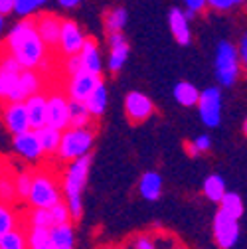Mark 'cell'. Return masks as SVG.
Wrapping results in <instances>:
<instances>
[{
  "instance_id": "6da1fadb",
  "label": "cell",
  "mask_w": 247,
  "mask_h": 249,
  "mask_svg": "<svg viewBox=\"0 0 247 249\" xmlns=\"http://www.w3.org/2000/svg\"><path fill=\"white\" fill-rule=\"evenodd\" d=\"M4 53L12 55L22 70H38L48 59V48L36 32L34 18H22L6 36Z\"/></svg>"
},
{
  "instance_id": "7a4b0ae2",
  "label": "cell",
  "mask_w": 247,
  "mask_h": 249,
  "mask_svg": "<svg viewBox=\"0 0 247 249\" xmlns=\"http://www.w3.org/2000/svg\"><path fill=\"white\" fill-rule=\"evenodd\" d=\"M91 164H93V157L87 154V157H83V159L68 162L64 174H61V196L66 198L64 202L70 208L71 222L81 220V215H83L81 194H83V188L87 186V180H89Z\"/></svg>"
},
{
  "instance_id": "3957f363",
  "label": "cell",
  "mask_w": 247,
  "mask_h": 249,
  "mask_svg": "<svg viewBox=\"0 0 247 249\" xmlns=\"http://www.w3.org/2000/svg\"><path fill=\"white\" fill-rule=\"evenodd\" d=\"M95 144V131L93 129H66L61 133L57 157L66 162H73L91 154Z\"/></svg>"
},
{
  "instance_id": "277c9868",
  "label": "cell",
  "mask_w": 247,
  "mask_h": 249,
  "mask_svg": "<svg viewBox=\"0 0 247 249\" xmlns=\"http://www.w3.org/2000/svg\"><path fill=\"white\" fill-rule=\"evenodd\" d=\"M61 200H64V196H61V186L57 184L53 174L34 172L32 190H30V196H28L30 206L40 208V210H50L55 204H59Z\"/></svg>"
},
{
  "instance_id": "5b68a950",
  "label": "cell",
  "mask_w": 247,
  "mask_h": 249,
  "mask_svg": "<svg viewBox=\"0 0 247 249\" xmlns=\"http://www.w3.org/2000/svg\"><path fill=\"white\" fill-rule=\"evenodd\" d=\"M241 66L237 48L231 42H220L215 50V77L222 87H231L239 77Z\"/></svg>"
},
{
  "instance_id": "8992f818",
  "label": "cell",
  "mask_w": 247,
  "mask_h": 249,
  "mask_svg": "<svg viewBox=\"0 0 247 249\" xmlns=\"http://www.w3.org/2000/svg\"><path fill=\"white\" fill-rule=\"evenodd\" d=\"M198 113L200 121L210 129H215L222 121V91L218 87H208L200 91L198 99Z\"/></svg>"
},
{
  "instance_id": "52a82bcc",
  "label": "cell",
  "mask_w": 247,
  "mask_h": 249,
  "mask_svg": "<svg viewBox=\"0 0 247 249\" xmlns=\"http://www.w3.org/2000/svg\"><path fill=\"white\" fill-rule=\"evenodd\" d=\"M46 124L55 131L64 133L70 129V99L59 91L48 93V111H46Z\"/></svg>"
},
{
  "instance_id": "ba28073f",
  "label": "cell",
  "mask_w": 247,
  "mask_h": 249,
  "mask_svg": "<svg viewBox=\"0 0 247 249\" xmlns=\"http://www.w3.org/2000/svg\"><path fill=\"white\" fill-rule=\"evenodd\" d=\"M212 230H213V241L220 249H231L239 239V220H233L222 210L215 212Z\"/></svg>"
},
{
  "instance_id": "9c48e42d",
  "label": "cell",
  "mask_w": 247,
  "mask_h": 249,
  "mask_svg": "<svg viewBox=\"0 0 247 249\" xmlns=\"http://www.w3.org/2000/svg\"><path fill=\"white\" fill-rule=\"evenodd\" d=\"M20 71L22 68L12 55L8 53L0 55V101L2 103H8L12 99Z\"/></svg>"
},
{
  "instance_id": "30bf717a",
  "label": "cell",
  "mask_w": 247,
  "mask_h": 249,
  "mask_svg": "<svg viewBox=\"0 0 247 249\" xmlns=\"http://www.w3.org/2000/svg\"><path fill=\"white\" fill-rule=\"evenodd\" d=\"M85 34L83 30L79 28L77 22L73 20H61V32H59V42H57V48L59 52L64 53L66 57L70 55H77L85 44Z\"/></svg>"
},
{
  "instance_id": "8fae6325",
  "label": "cell",
  "mask_w": 247,
  "mask_h": 249,
  "mask_svg": "<svg viewBox=\"0 0 247 249\" xmlns=\"http://www.w3.org/2000/svg\"><path fill=\"white\" fill-rule=\"evenodd\" d=\"M99 83H103V77L101 75H95V73H89V71H79L75 75H71L68 79V87H66V93L70 101H79L83 103L89 93L93 91Z\"/></svg>"
},
{
  "instance_id": "7c38bea8",
  "label": "cell",
  "mask_w": 247,
  "mask_h": 249,
  "mask_svg": "<svg viewBox=\"0 0 247 249\" xmlns=\"http://www.w3.org/2000/svg\"><path fill=\"white\" fill-rule=\"evenodd\" d=\"M154 113V103L150 101L148 95H144L142 91H131L125 97V115L131 123L139 124L150 119Z\"/></svg>"
},
{
  "instance_id": "4fadbf2b",
  "label": "cell",
  "mask_w": 247,
  "mask_h": 249,
  "mask_svg": "<svg viewBox=\"0 0 247 249\" xmlns=\"http://www.w3.org/2000/svg\"><path fill=\"white\" fill-rule=\"evenodd\" d=\"M0 117H2L4 127L16 137L22 135L26 131H30L28 124V115H26V107L24 103H2L0 107Z\"/></svg>"
},
{
  "instance_id": "5bb4252c",
  "label": "cell",
  "mask_w": 247,
  "mask_h": 249,
  "mask_svg": "<svg viewBox=\"0 0 247 249\" xmlns=\"http://www.w3.org/2000/svg\"><path fill=\"white\" fill-rule=\"evenodd\" d=\"M42 75L36 73L34 70H22L18 75V83L14 89V95L8 103H24L28 97L36 95V93H42Z\"/></svg>"
},
{
  "instance_id": "9a60e30c",
  "label": "cell",
  "mask_w": 247,
  "mask_h": 249,
  "mask_svg": "<svg viewBox=\"0 0 247 249\" xmlns=\"http://www.w3.org/2000/svg\"><path fill=\"white\" fill-rule=\"evenodd\" d=\"M36 32L40 40L44 42L46 48H53L59 42V32H61V18L55 14H40L34 18Z\"/></svg>"
},
{
  "instance_id": "2e32d148",
  "label": "cell",
  "mask_w": 247,
  "mask_h": 249,
  "mask_svg": "<svg viewBox=\"0 0 247 249\" xmlns=\"http://www.w3.org/2000/svg\"><path fill=\"white\" fill-rule=\"evenodd\" d=\"M26 115H28V124L30 131H38L46 127V111H48V95L46 93H36V95L28 97L24 101Z\"/></svg>"
},
{
  "instance_id": "e0dca14e",
  "label": "cell",
  "mask_w": 247,
  "mask_h": 249,
  "mask_svg": "<svg viewBox=\"0 0 247 249\" xmlns=\"http://www.w3.org/2000/svg\"><path fill=\"white\" fill-rule=\"evenodd\" d=\"M14 150L22 159H26L30 162H38L44 157V150H42L40 141H38L34 131H26L22 135H16L14 137Z\"/></svg>"
},
{
  "instance_id": "ac0fdd59",
  "label": "cell",
  "mask_w": 247,
  "mask_h": 249,
  "mask_svg": "<svg viewBox=\"0 0 247 249\" xmlns=\"http://www.w3.org/2000/svg\"><path fill=\"white\" fill-rule=\"evenodd\" d=\"M79 59H81L83 71L101 75L103 66H101L99 46H97V40H95V38H89V36L85 38V44H83V48H81V52H79Z\"/></svg>"
},
{
  "instance_id": "d6986e66",
  "label": "cell",
  "mask_w": 247,
  "mask_h": 249,
  "mask_svg": "<svg viewBox=\"0 0 247 249\" xmlns=\"http://www.w3.org/2000/svg\"><path fill=\"white\" fill-rule=\"evenodd\" d=\"M168 24H170V32L174 40L180 46H188L192 42V32H190V22L186 20L184 12L180 8H172L168 12Z\"/></svg>"
},
{
  "instance_id": "ffe728a7",
  "label": "cell",
  "mask_w": 247,
  "mask_h": 249,
  "mask_svg": "<svg viewBox=\"0 0 247 249\" xmlns=\"http://www.w3.org/2000/svg\"><path fill=\"white\" fill-rule=\"evenodd\" d=\"M139 192L148 202L159 200L162 194V176L154 170H146L139 180Z\"/></svg>"
},
{
  "instance_id": "44dd1931",
  "label": "cell",
  "mask_w": 247,
  "mask_h": 249,
  "mask_svg": "<svg viewBox=\"0 0 247 249\" xmlns=\"http://www.w3.org/2000/svg\"><path fill=\"white\" fill-rule=\"evenodd\" d=\"M107 101H109L107 87H105V83H99L93 91L89 93V97L83 101V105L87 107V111H89L91 117L99 119V117L105 113V109H107Z\"/></svg>"
},
{
  "instance_id": "7402d4cb",
  "label": "cell",
  "mask_w": 247,
  "mask_h": 249,
  "mask_svg": "<svg viewBox=\"0 0 247 249\" xmlns=\"http://www.w3.org/2000/svg\"><path fill=\"white\" fill-rule=\"evenodd\" d=\"M53 249H75V230L71 224L53 226L50 230Z\"/></svg>"
},
{
  "instance_id": "603a6c76",
  "label": "cell",
  "mask_w": 247,
  "mask_h": 249,
  "mask_svg": "<svg viewBox=\"0 0 247 249\" xmlns=\"http://www.w3.org/2000/svg\"><path fill=\"white\" fill-rule=\"evenodd\" d=\"M202 192L210 202L220 204V200L228 192V186H226V182L220 174H210V176H206V180L202 184Z\"/></svg>"
},
{
  "instance_id": "cb8c5ba5",
  "label": "cell",
  "mask_w": 247,
  "mask_h": 249,
  "mask_svg": "<svg viewBox=\"0 0 247 249\" xmlns=\"http://www.w3.org/2000/svg\"><path fill=\"white\" fill-rule=\"evenodd\" d=\"M174 99L176 103H180L182 107H192L198 103L200 99V91L194 83L190 81H178L174 85Z\"/></svg>"
},
{
  "instance_id": "d4e9b609",
  "label": "cell",
  "mask_w": 247,
  "mask_h": 249,
  "mask_svg": "<svg viewBox=\"0 0 247 249\" xmlns=\"http://www.w3.org/2000/svg\"><path fill=\"white\" fill-rule=\"evenodd\" d=\"M93 117L79 101H70V129H91Z\"/></svg>"
},
{
  "instance_id": "484cf974",
  "label": "cell",
  "mask_w": 247,
  "mask_h": 249,
  "mask_svg": "<svg viewBox=\"0 0 247 249\" xmlns=\"http://www.w3.org/2000/svg\"><path fill=\"white\" fill-rule=\"evenodd\" d=\"M38 141H40V146L44 150V154H57V148H59V141H61V131H55L52 127H42L38 131H34Z\"/></svg>"
},
{
  "instance_id": "4316f807",
  "label": "cell",
  "mask_w": 247,
  "mask_h": 249,
  "mask_svg": "<svg viewBox=\"0 0 247 249\" xmlns=\"http://www.w3.org/2000/svg\"><path fill=\"white\" fill-rule=\"evenodd\" d=\"M53 222L50 210H40V208H32L26 215V230H52Z\"/></svg>"
},
{
  "instance_id": "83f0119b",
  "label": "cell",
  "mask_w": 247,
  "mask_h": 249,
  "mask_svg": "<svg viewBox=\"0 0 247 249\" xmlns=\"http://www.w3.org/2000/svg\"><path fill=\"white\" fill-rule=\"evenodd\" d=\"M220 210L224 213H228L229 217H233V220H239V217L243 215V200L239 194L235 192H226V196L220 200Z\"/></svg>"
},
{
  "instance_id": "f1b7e54d",
  "label": "cell",
  "mask_w": 247,
  "mask_h": 249,
  "mask_svg": "<svg viewBox=\"0 0 247 249\" xmlns=\"http://www.w3.org/2000/svg\"><path fill=\"white\" fill-rule=\"evenodd\" d=\"M28 249H53L50 230H26Z\"/></svg>"
},
{
  "instance_id": "f546056e",
  "label": "cell",
  "mask_w": 247,
  "mask_h": 249,
  "mask_svg": "<svg viewBox=\"0 0 247 249\" xmlns=\"http://www.w3.org/2000/svg\"><path fill=\"white\" fill-rule=\"evenodd\" d=\"M127 24V10L125 8H113L105 14V28L109 34H117V32H123V28Z\"/></svg>"
},
{
  "instance_id": "4dcf8cb0",
  "label": "cell",
  "mask_w": 247,
  "mask_h": 249,
  "mask_svg": "<svg viewBox=\"0 0 247 249\" xmlns=\"http://www.w3.org/2000/svg\"><path fill=\"white\" fill-rule=\"evenodd\" d=\"M12 230H18V215L10 204L0 202V237Z\"/></svg>"
},
{
  "instance_id": "1f68e13d",
  "label": "cell",
  "mask_w": 247,
  "mask_h": 249,
  "mask_svg": "<svg viewBox=\"0 0 247 249\" xmlns=\"http://www.w3.org/2000/svg\"><path fill=\"white\" fill-rule=\"evenodd\" d=\"M129 59V44H123V46H117V48H111L109 52V61H107V68L111 73H117L123 70V66L127 64Z\"/></svg>"
},
{
  "instance_id": "d6a6232c",
  "label": "cell",
  "mask_w": 247,
  "mask_h": 249,
  "mask_svg": "<svg viewBox=\"0 0 247 249\" xmlns=\"http://www.w3.org/2000/svg\"><path fill=\"white\" fill-rule=\"evenodd\" d=\"M32 180H34V172H28V170H20L14 176V190L18 200H28L30 190H32Z\"/></svg>"
},
{
  "instance_id": "836d02e7",
  "label": "cell",
  "mask_w": 247,
  "mask_h": 249,
  "mask_svg": "<svg viewBox=\"0 0 247 249\" xmlns=\"http://www.w3.org/2000/svg\"><path fill=\"white\" fill-rule=\"evenodd\" d=\"M0 249H28L26 241V231L22 230H12L0 237Z\"/></svg>"
},
{
  "instance_id": "e575fe53",
  "label": "cell",
  "mask_w": 247,
  "mask_h": 249,
  "mask_svg": "<svg viewBox=\"0 0 247 249\" xmlns=\"http://www.w3.org/2000/svg\"><path fill=\"white\" fill-rule=\"evenodd\" d=\"M48 0H14V12L22 18H28L30 14H34L38 8H42Z\"/></svg>"
},
{
  "instance_id": "d590c367",
  "label": "cell",
  "mask_w": 247,
  "mask_h": 249,
  "mask_svg": "<svg viewBox=\"0 0 247 249\" xmlns=\"http://www.w3.org/2000/svg\"><path fill=\"white\" fill-rule=\"evenodd\" d=\"M50 215L53 226H64V224H71V215H70V208L68 204L61 200L59 204H55L53 208H50Z\"/></svg>"
},
{
  "instance_id": "8d00e7d4",
  "label": "cell",
  "mask_w": 247,
  "mask_h": 249,
  "mask_svg": "<svg viewBox=\"0 0 247 249\" xmlns=\"http://www.w3.org/2000/svg\"><path fill=\"white\" fill-rule=\"evenodd\" d=\"M16 200V190H14V178H8V174H0V202L12 204Z\"/></svg>"
},
{
  "instance_id": "74e56055",
  "label": "cell",
  "mask_w": 247,
  "mask_h": 249,
  "mask_svg": "<svg viewBox=\"0 0 247 249\" xmlns=\"http://www.w3.org/2000/svg\"><path fill=\"white\" fill-rule=\"evenodd\" d=\"M245 0H208V6H212L213 10H218V12H228L239 4H243Z\"/></svg>"
},
{
  "instance_id": "f35d334b",
  "label": "cell",
  "mask_w": 247,
  "mask_h": 249,
  "mask_svg": "<svg viewBox=\"0 0 247 249\" xmlns=\"http://www.w3.org/2000/svg\"><path fill=\"white\" fill-rule=\"evenodd\" d=\"M64 71L71 77V75H75V73H79V71H83V68H81V59H79V53L77 55H70V57H66L64 59Z\"/></svg>"
},
{
  "instance_id": "ab89813d",
  "label": "cell",
  "mask_w": 247,
  "mask_h": 249,
  "mask_svg": "<svg viewBox=\"0 0 247 249\" xmlns=\"http://www.w3.org/2000/svg\"><path fill=\"white\" fill-rule=\"evenodd\" d=\"M133 249H157L154 247V235L152 233H141L133 239Z\"/></svg>"
},
{
  "instance_id": "60d3db41",
  "label": "cell",
  "mask_w": 247,
  "mask_h": 249,
  "mask_svg": "<svg viewBox=\"0 0 247 249\" xmlns=\"http://www.w3.org/2000/svg\"><path fill=\"white\" fill-rule=\"evenodd\" d=\"M235 48H237V55H239V66H243V70L247 71V32L239 38V44Z\"/></svg>"
},
{
  "instance_id": "b9f144b4",
  "label": "cell",
  "mask_w": 247,
  "mask_h": 249,
  "mask_svg": "<svg viewBox=\"0 0 247 249\" xmlns=\"http://www.w3.org/2000/svg\"><path fill=\"white\" fill-rule=\"evenodd\" d=\"M194 146H196V150L202 154V152H208L210 148H212V139L208 137V135H200V137H196L194 141Z\"/></svg>"
},
{
  "instance_id": "7bdbcfd3",
  "label": "cell",
  "mask_w": 247,
  "mask_h": 249,
  "mask_svg": "<svg viewBox=\"0 0 247 249\" xmlns=\"http://www.w3.org/2000/svg\"><path fill=\"white\" fill-rule=\"evenodd\" d=\"M184 4H186V10L198 14L208 6V0H184Z\"/></svg>"
},
{
  "instance_id": "ee69618b",
  "label": "cell",
  "mask_w": 247,
  "mask_h": 249,
  "mask_svg": "<svg viewBox=\"0 0 247 249\" xmlns=\"http://www.w3.org/2000/svg\"><path fill=\"white\" fill-rule=\"evenodd\" d=\"M123 44H127L125 36H123V32L109 34V48H117V46H123Z\"/></svg>"
},
{
  "instance_id": "f6af8a7d",
  "label": "cell",
  "mask_w": 247,
  "mask_h": 249,
  "mask_svg": "<svg viewBox=\"0 0 247 249\" xmlns=\"http://www.w3.org/2000/svg\"><path fill=\"white\" fill-rule=\"evenodd\" d=\"M14 12V0H0V16H8Z\"/></svg>"
},
{
  "instance_id": "bcb514c9",
  "label": "cell",
  "mask_w": 247,
  "mask_h": 249,
  "mask_svg": "<svg viewBox=\"0 0 247 249\" xmlns=\"http://www.w3.org/2000/svg\"><path fill=\"white\" fill-rule=\"evenodd\" d=\"M57 2L64 6V8H75V6L81 2V0H57Z\"/></svg>"
},
{
  "instance_id": "7dc6e473",
  "label": "cell",
  "mask_w": 247,
  "mask_h": 249,
  "mask_svg": "<svg viewBox=\"0 0 247 249\" xmlns=\"http://www.w3.org/2000/svg\"><path fill=\"white\" fill-rule=\"evenodd\" d=\"M184 146H186V152L190 154V157H198V154H200V152L196 150V146H194V142H192V141H190V142H186Z\"/></svg>"
},
{
  "instance_id": "c3c4849f",
  "label": "cell",
  "mask_w": 247,
  "mask_h": 249,
  "mask_svg": "<svg viewBox=\"0 0 247 249\" xmlns=\"http://www.w3.org/2000/svg\"><path fill=\"white\" fill-rule=\"evenodd\" d=\"M4 30V16H0V32Z\"/></svg>"
},
{
  "instance_id": "681fc988",
  "label": "cell",
  "mask_w": 247,
  "mask_h": 249,
  "mask_svg": "<svg viewBox=\"0 0 247 249\" xmlns=\"http://www.w3.org/2000/svg\"><path fill=\"white\" fill-rule=\"evenodd\" d=\"M243 135H245V137H247V119H245V121H243Z\"/></svg>"
}]
</instances>
